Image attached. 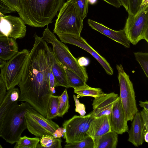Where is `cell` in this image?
<instances>
[{
    "mask_svg": "<svg viewBox=\"0 0 148 148\" xmlns=\"http://www.w3.org/2000/svg\"><path fill=\"white\" fill-rule=\"evenodd\" d=\"M34 42L28 57L19 85L18 101L26 102L47 118V108L52 95L49 81L51 71L50 47L42 38L35 34Z\"/></svg>",
    "mask_w": 148,
    "mask_h": 148,
    "instance_id": "obj_1",
    "label": "cell"
},
{
    "mask_svg": "<svg viewBox=\"0 0 148 148\" xmlns=\"http://www.w3.org/2000/svg\"><path fill=\"white\" fill-rule=\"evenodd\" d=\"M64 0H19L18 12L25 24L42 27L52 22Z\"/></svg>",
    "mask_w": 148,
    "mask_h": 148,
    "instance_id": "obj_2",
    "label": "cell"
},
{
    "mask_svg": "<svg viewBox=\"0 0 148 148\" xmlns=\"http://www.w3.org/2000/svg\"><path fill=\"white\" fill-rule=\"evenodd\" d=\"M33 108L28 103H17L9 110L5 115L1 128L0 137L13 144L17 142L23 131L27 129L25 115Z\"/></svg>",
    "mask_w": 148,
    "mask_h": 148,
    "instance_id": "obj_3",
    "label": "cell"
},
{
    "mask_svg": "<svg viewBox=\"0 0 148 148\" xmlns=\"http://www.w3.org/2000/svg\"><path fill=\"white\" fill-rule=\"evenodd\" d=\"M42 35V38L52 45L53 53L58 61L86 82L88 77L85 68L79 65L77 59L73 56L68 47L59 40L48 27L44 29Z\"/></svg>",
    "mask_w": 148,
    "mask_h": 148,
    "instance_id": "obj_4",
    "label": "cell"
},
{
    "mask_svg": "<svg viewBox=\"0 0 148 148\" xmlns=\"http://www.w3.org/2000/svg\"><path fill=\"white\" fill-rule=\"evenodd\" d=\"M75 3L71 0H67L59 11L56 20L53 33L80 36L83 27Z\"/></svg>",
    "mask_w": 148,
    "mask_h": 148,
    "instance_id": "obj_5",
    "label": "cell"
},
{
    "mask_svg": "<svg viewBox=\"0 0 148 148\" xmlns=\"http://www.w3.org/2000/svg\"><path fill=\"white\" fill-rule=\"evenodd\" d=\"M29 52L26 49L18 51L1 68L0 78L4 82L7 90L20 83Z\"/></svg>",
    "mask_w": 148,
    "mask_h": 148,
    "instance_id": "obj_6",
    "label": "cell"
},
{
    "mask_svg": "<svg viewBox=\"0 0 148 148\" xmlns=\"http://www.w3.org/2000/svg\"><path fill=\"white\" fill-rule=\"evenodd\" d=\"M123 29L127 39L133 45L142 39L148 43V4L143 5L135 15L128 14Z\"/></svg>",
    "mask_w": 148,
    "mask_h": 148,
    "instance_id": "obj_7",
    "label": "cell"
},
{
    "mask_svg": "<svg viewBox=\"0 0 148 148\" xmlns=\"http://www.w3.org/2000/svg\"><path fill=\"white\" fill-rule=\"evenodd\" d=\"M116 68L120 86L119 98L126 120L132 121L134 115L138 112L133 84L121 64H117Z\"/></svg>",
    "mask_w": 148,
    "mask_h": 148,
    "instance_id": "obj_8",
    "label": "cell"
},
{
    "mask_svg": "<svg viewBox=\"0 0 148 148\" xmlns=\"http://www.w3.org/2000/svg\"><path fill=\"white\" fill-rule=\"evenodd\" d=\"M27 129L32 134L40 138L53 136L59 126L51 119L45 117L33 108L28 110L25 115Z\"/></svg>",
    "mask_w": 148,
    "mask_h": 148,
    "instance_id": "obj_9",
    "label": "cell"
},
{
    "mask_svg": "<svg viewBox=\"0 0 148 148\" xmlns=\"http://www.w3.org/2000/svg\"><path fill=\"white\" fill-rule=\"evenodd\" d=\"M90 112L84 116L75 115L63 124L64 138L66 143L81 140L88 135L87 132L93 119Z\"/></svg>",
    "mask_w": 148,
    "mask_h": 148,
    "instance_id": "obj_10",
    "label": "cell"
},
{
    "mask_svg": "<svg viewBox=\"0 0 148 148\" xmlns=\"http://www.w3.org/2000/svg\"><path fill=\"white\" fill-rule=\"evenodd\" d=\"M25 24L20 17L11 15L0 17V37L6 36L15 39L26 35Z\"/></svg>",
    "mask_w": 148,
    "mask_h": 148,
    "instance_id": "obj_11",
    "label": "cell"
},
{
    "mask_svg": "<svg viewBox=\"0 0 148 148\" xmlns=\"http://www.w3.org/2000/svg\"><path fill=\"white\" fill-rule=\"evenodd\" d=\"M62 41L64 43L77 46L87 51L98 62L108 74L113 75V69L107 60L94 49L81 36L65 34L62 37Z\"/></svg>",
    "mask_w": 148,
    "mask_h": 148,
    "instance_id": "obj_12",
    "label": "cell"
},
{
    "mask_svg": "<svg viewBox=\"0 0 148 148\" xmlns=\"http://www.w3.org/2000/svg\"><path fill=\"white\" fill-rule=\"evenodd\" d=\"M118 94L112 92L103 93L99 97L94 98L93 101V110L90 112L93 118L104 115L110 116L113 107L119 99Z\"/></svg>",
    "mask_w": 148,
    "mask_h": 148,
    "instance_id": "obj_13",
    "label": "cell"
},
{
    "mask_svg": "<svg viewBox=\"0 0 148 148\" xmlns=\"http://www.w3.org/2000/svg\"><path fill=\"white\" fill-rule=\"evenodd\" d=\"M112 130L118 134L127 132V121L119 98L115 103L109 116Z\"/></svg>",
    "mask_w": 148,
    "mask_h": 148,
    "instance_id": "obj_14",
    "label": "cell"
},
{
    "mask_svg": "<svg viewBox=\"0 0 148 148\" xmlns=\"http://www.w3.org/2000/svg\"><path fill=\"white\" fill-rule=\"evenodd\" d=\"M88 25L93 29L108 37L127 48L130 47V42L123 29L116 31L112 29L103 24L90 19L88 20Z\"/></svg>",
    "mask_w": 148,
    "mask_h": 148,
    "instance_id": "obj_15",
    "label": "cell"
},
{
    "mask_svg": "<svg viewBox=\"0 0 148 148\" xmlns=\"http://www.w3.org/2000/svg\"><path fill=\"white\" fill-rule=\"evenodd\" d=\"M128 132V140L136 147L142 145L144 142L145 128L140 112H137L134 115Z\"/></svg>",
    "mask_w": 148,
    "mask_h": 148,
    "instance_id": "obj_16",
    "label": "cell"
},
{
    "mask_svg": "<svg viewBox=\"0 0 148 148\" xmlns=\"http://www.w3.org/2000/svg\"><path fill=\"white\" fill-rule=\"evenodd\" d=\"M111 131L110 116L104 115L93 118L87 134L93 138Z\"/></svg>",
    "mask_w": 148,
    "mask_h": 148,
    "instance_id": "obj_17",
    "label": "cell"
},
{
    "mask_svg": "<svg viewBox=\"0 0 148 148\" xmlns=\"http://www.w3.org/2000/svg\"><path fill=\"white\" fill-rule=\"evenodd\" d=\"M49 53L51 71L56 81V86H60L66 88H70L64 67L56 59L50 47Z\"/></svg>",
    "mask_w": 148,
    "mask_h": 148,
    "instance_id": "obj_18",
    "label": "cell"
},
{
    "mask_svg": "<svg viewBox=\"0 0 148 148\" xmlns=\"http://www.w3.org/2000/svg\"><path fill=\"white\" fill-rule=\"evenodd\" d=\"M18 52L15 39L6 36L0 37V58L9 60Z\"/></svg>",
    "mask_w": 148,
    "mask_h": 148,
    "instance_id": "obj_19",
    "label": "cell"
},
{
    "mask_svg": "<svg viewBox=\"0 0 148 148\" xmlns=\"http://www.w3.org/2000/svg\"><path fill=\"white\" fill-rule=\"evenodd\" d=\"M20 93L19 90L15 87L8 90L6 95L0 106V132L5 115L10 108L18 103Z\"/></svg>",
    "mask_w": 148,
    "mask_h": 148,
    "instance_id": "obj_20",
    "label": "cell"
},
{
    "mask_svg": "<svg viewBox=\"0 0 148 148\" xmlns=\"http://www.w3.org/2000/svg\"><path fill=\"white\" fill-rule=\"evenodd\" d=\"M93 139L94 148H116L118 142V134L112 130Z\"/></svg>",
    "mask_w": 148,
    "mask_h": 148,
    "instance_id": "obj_21",
    "label": "cell"
},
{
    "mask_svg": "<svg viewBox=\"0 0 148 148\" xmlns=\"http://www.w3.org/2000/svg\"><path fill=\"white\" fill-rule=\"evenodd\" d=\"M74 89V92L82 97L88 96L96 98L104 92L101 88L90 87L86 83L84 85Z\"/></svg>",
    "mask_w": 148,
    "mask_h": 148,
    "instance_id": "obj_22",
    "label": "cell"
},
{
    "mask_svg": "<svg viewBox=\"0 0 148 148\" xmlns=\"http://www.w3.org/2000/svg\"><path fill=\"white\" fill-rule=\"evenodd\" d=\"M40 139L36 148H61L62 140L60 138H55L51 136L42 137Z\"/></svg>",
    "mask_w": 148,
    "mask_h": 148,
    "instance_id": "obj_23",
    "label": "cell"
},
{
    "mask_svg": "<svg viewBox=\"0 0 148 148\" xmlns=\"http://www.w3.org/2000/svg\"><path fill=\"white\" fill-rule=\"evenodd\" d=\"M59 103V96L52 95L49 98L47 106V119H51L58 116Z\"/></svg>",
    "mask_w": 148,
    "mask_h": 148,
    "instance_id": "obj_24",
    "label": "cell"
},
{
    "mask_svg": "<svg viewBox=\"0 0 148 148\" xmlns=\"http://www.w3.org/2000/svg\"><path fill=\"white\" fill-rule=\"evenodd\" d=\"M38 137L31 138L26 136L20 137L16 143L14 148H36L40 141Z\"/></svg>",
    "mask_w": 148,
    "mask_h": 148,
    "instance_id": "obj_25",
    "label": "cell"
},
{
    "mask_svg": "<svg viewBox=\"0 0 148 148\" xmlns=\"http://www.w3.org/2000/svg\"><path fill=\"white\" fill-rule=\"evenodd\" d=\"M64 68L68 83L70 88H74L82 86L86 83L83 79L72 71L66 67H64Z\"/></svg>",
    "mask_w": 148,
    "mask_h": 148,
    "instance_id": "obj_26",
    "label": "cell"
},
{
    "mask_svg": "<svg viewBox=\"0 0 148 148\" xmlns=\"http://www.w3.org/2000/svg\"><path fill=\"white\" fill-rule=\"evenodd\" d=\"M59 113L58 116L62 117L68 112L70 107L69 97L66 89L61 95L59 96Z\"/></svg>",
    "mask_w": 148,
    "mask_h": 148,
    "instance_id": "obj_27",
    "label": "cell"
},
{
    "mask_svg": "<svg viewBox=\"0 0 148 148\" xmlns=\"http://www.w3.org/2000/svg\"><path fill=\"white\" fill-rule=\"evenodd\" d=\"M94 142L93 139L88 136L84 139L72 143H67L64 148H94Z\"/></svg>",
    "mask_w": 148,
    "mask_h": 148,
    "instance_id": "obj_28",
    "label": "cell"
},
{
    "mask_svg": "<svg viewBox=\"0 0 148 148\" xmlns=\"http://www.w3.org/2000/svg\"><path fill=\"white\" fill-rule=\"evenodd\" d=\"M136 60L139 63L147 77H148V53H134Z\"/></svg>",
    "mask_w": 148,
    "mask_h": 148,
    "instance_id": "obj_29",
    "label": "cell"
},
{
    "mask_svg": "<svg viewBox=\"0 0 148 148\" xmlns=\"http://www.w3.org/2000/svg\"><path fill=\"white\" fill-rule=\"evenodd\" d=\"M76 4L79 16L82 20L87 16L88 12V0H71Z\"/></svg>",
    "mask_w": 148,
    "mask_h": 148,
    "instance_id": "obj_30",
    "label": "cell"
},
{
    "mask_svg": "<svg viewBox=\"0 0 148 148\" xmlns=\"http://www.w3.org/2000/svg\"><path fill=\"white\" fill-rule=\"evenodd\" d=\"M143 0H128V14L135 15L142 7Z\"/></svg>",
    "mask_w": 148,
    "mask_h": 148,
    "instance_id": "obj_31",
    "label": "cell"
},
{
    "mask_svg": "<svg viewBox=\"0 0 148 148\" xmlns=\"http://www.w3.org/2000/svg\"><path fill=\"white\" fill-rule=\"evenodd\" d=\"M16 10L3 0H0V17L6 14L15 12Z\"/></svg>",
    "mask_w": 148,
    "mask_h": 148,
    "instance_id": "obj_32",
    "label": "cell"
},
{
    "mask_svg": "<svg viewBox=\"0 0 148 148\" xmlns=\"http://www.w3.org/2000/svg\"><path fill=\"white\" fill-rule=\"evenodd\" d=\"M73 98L75 103V111L79 114L80 116H84L86 113L84 105L80 103L78 98L74 95H73Z\"/></svg>",
    "mask_w": 148,
    "mask_h": 148,
    "instance_id": "obj_33",
    "label": "cell"
},
{
    "mask_svg": "<svg viewBox=\"0 0 148 148\" xmlns=\"http://www.w3.org/2000/svg\"><path fill=\"white\" fill-rule=\"evenodd\" d=\"M140 112L144 127L145 133L148 132V112L143 109Z\"/></svg>",
    "mask_w": 148,
    "mask_h": 148,
    "instance_id": "obj_34",
    "label": "cell"
},
{
    "mask_svg": "<svg viewBox=\"0 0 148 148\" xmlns=\"http://www.w3.org/2000/svg\"><path fill=\"white\" fill-rule=\"evenodd\" d=\"M7 90L6 87L4 82L0 78V106L6 95Z\"/></svg>",
    "mask_w": 148,
    "mask_h": 148,
    "instance_id": "obj_35",
    "label": "cell"
},
{
    "mask_svg": "<svg viewBox=\"0 0 148 148\" xmlns=\"http://www.w3.org/2000/svg\"><path fill=\"white\" fill-rule=\"evenodd\" d=\"M18 12L20 9L19 0H3Z\"/></svg>",
    "mask_w": 148,
    "mask_h": 148,
    "instance_id": "obj_36",
    "label": "cell"
},
{
    "mask_svg": "<svg viewBox=\"0 0 148 148\" xmlns=\"http://www.w3.org/2000/svg\"><path fill=\"white\" fill-rule=\"evenodd\" d=\"M64 133V129L63 127H59L54 132L53 136L55 138H60L63 136Z\"/></svg>",
    "mask_w": 148,
    "mask_h": 148,
    "instance_id": "obj_37",
    "label": "cell"
},
{
    "mask_svg": "<svg viewBox=\"0 0 148 148\" xmlns=\"http://www.w3.org/2000/svg\"><path fill=\"white\" fill-rule=\"evenodd\" d=\"M77 61L80 66L84 67L88 65L90 62L89 59L84 57L79 58L77 59Z\"/></svg>",
    "mask_w": 148,
    "mask_h": 148,
    "instance_id": "obj_38",
    "label": "cell"
},
{
    "mask_svg": "<svg viewBox=\"0 0 148 148\" xmlns=\"http://www.w3.org/2000/svg\"><path fill=\"white\" fill-rule=\"evenodd\" d=\"M108 4L117 8H119L121 5L119 0H103Z\"/></svg>",
    "mask_w": 148,
    "mask_h": 148,
    "instance_id": "obj_39",
    "label": "cell"
},
{
    "mask_svg": "<svg viewBox=\"0 0 148 148\" xmlns=\"http://www.w3.org/2000/svg\"><path fill=\"white\" fill-rule=\"evenodd\" d=\"M139 105L140 106L143 108V109L148 112V101L146 100L145 101H139Z\"/></svg>",
    "mask_w": 148,
    "mask_h": 148,
    "instance_id": "obj_40",
    "label": "cell"
},
{
    "mask_svg": "<svg viewBox=\"0 0 148 148\" xmlns=\"http://www.w3.org/2000/svg\"><path fill=\"white\" fill-rule=\"evenodd\" d=\"M121 5H123L126 10L127 11L128 9V0H119Z\"/></svg>",
    "mask_w": 148,
    "mask_h": 148,
    "instance_id": "obj_41",
    "label": "cell"
},
{
    "mask_svg": "<svg viewBox=\"0 0 148 148\" xmlns=\"http://www.w3.org/2000/svg\"><path fill=\"white\" fill-rule=\"evenodd\" d=\"M6 62L5 60L0 58V68H1L3 67L6 63Z\"/></svg>",
    "mask_w": 148,
    "mask_h": 148,
    "instance_id": "obj_42",
    "label": "cell"
},
{
    "mask_svg": "<svg viewBox=\"0 0 148 148\" xmlns=\"http://www.w3.org/2000/svg\"><path fill=\"white\" fill-rule=\"evenodd\" d=\"M144 140L146 142L148 143V132H145L144 136Z\"/></svg>",
    "mask_w": 148,
    "mask_h": 148,
    "instance_id": "obj_43",
    "label": "cell"
},
{
    "mask_svg": "<svg viewBox=\"0 0 148 148\" xmlns=\"http://www.w3.org/2000/svg\"><path fill=\"white\" fill-rule=\"evenodd\" d=\"M89 3L91 4H93L96 2L97 0H88Z\"/></svg>",
    "mask_w": 148,
    "mask_h": 148,
    "instance_id": "obj_44",
    "label": "cell"
}]
</instances>
